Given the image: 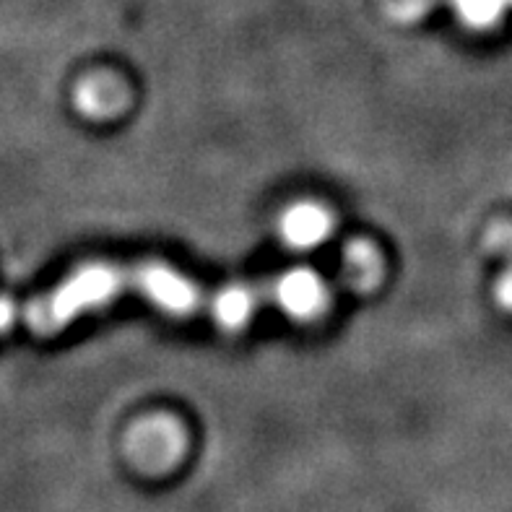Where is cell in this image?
Instances as JSON below:
<instances>
[{
	"label": "cell",
	"instance_id": "obj_1",
	"mask_svg": "<svg viewBox=\"0 0 512 512\" xmlns=\"http://www.w3.org/2000/svg\"><path fill=\"white\" fill-rule=\"evenodd\" d=\"M128 289H133L128 268H117L110 263H86L68 273L45 297L29 302L21 315L29 331L37 336H52L68 328L73 320L84 318L86 312L107 307Z\"/></svg>",
	"mask_w": 512,
	"mask_h": 512
},
{
	"label": "cell",
	"instance_id": "obj_2",
	"mask_svg": "<svg viewBox=\"0 0 512 512\" xmlns=\"http://www.w3.org/2000/svg\"><path fill=\"white\" fill-rule=\"evenodd\" d=\"M130 279H133V292L149 299L156 310L167 315L182 318L201 307L198 286L180 271L169 268L167 263H143V266L130 268Z\"/></svg>",
	"mask_w": 512,
	"mask_h": 512
},
{
	"label": "cell",
	"instance_id": "obj_3",
	"mask_svg": "<svg viewBox=\"0 0 512 512\" xmlns=\"http://www.w3.org/2000/svg\"><path fill=\"white\" fill-rule=\"evenodd\" d=\"M271 297L284 315L294 320H312L328 305V289L310 268H292L271 284Z\"/></svg>",
	"mask_w": 512,
	"mask_h": 512
},
{
	"label": "cell",
	"instance_id": "obj_4",
	"mask_svg": "<svg viewBox=\"0 0 512 512\" xmlns=\"http://www.w3.org/2000/svg\"><path fill=\"white\" fill-rule=\"evenodd\" d=\"M331 232L333 219L328 214V208L312 201L294 203L292 208H286L279 221L281 240L292 250H302V253L323 245L331 237Z\"/></svg>",
	"mask_w": 512,
	"mask_h": 512
},
{
	"label": "cell",
	"instance_id": "obj_5",
	"mask_svg": "<svg viewBox=\"0 0 512 512\" xmlns=\"http://www.w3.org/2000/svg\"><path fill=\"white\" fill-rule=\"evenodd\" d=\"M177 432L180 429L175 424L156 422L141 424L136 429V448H133V458L146 468H164L175 461L180 455V442H177Z\"/></svg>",
	"mask_w": 512,
	"mask_h": 512
},
{
	"label": "cell",
	"instance_id": "obj_6",
	"mask_svg": "<svg viewBox=\"0 0 512 512\" xmlns=\"http://www.w3.org/2000/svg\"><path fill=\"white\" fill-rule=\"evenodd\" d=\"M260 302V294L250 286L229 284L214 294L211 299V318L224 331H242L250 318L255 315Z\"/></svg>",
	"mask_w": 512,
	"mask_h": 512
},
{
	"label": "cell",
	"instance_id": "obj_7",
	"mask_svg": "<svg viewBox=\"0 0 512 512\" xmlns=\"http://www.w3.org/2000/svg\"><path fill=\"white\" fill-rule=\"evenodd\" d=\"M380 255L367 242H354L344 253V273L354 289H370L380 279Z\"/></svg>",
	"mask_w": 512,
	"mask_h": 512
},
{
	"label": "cell",
	"instance_id": "obj_8",
	"mask_svg": "<svg viewBox=\"0 0 512 512\" xmlns=\"http://www.w3.org/2000/svg\"><path fill=\"white\" fill-rule=\"evenodd\" d=\"M117 91L110 81L91 78L76 89V107L86 117H107L117 110Z\"/></svg>",
	"mask_w": 512,
	"mask_h": 512
},
{
	"label": "cell",
	"instance_id": "obj_9",
	"mask_svg": "<svg viewBox=\"0 0 512 512\" xmlns=\"http://www.w3.org/2000/svg\"><path fill=\"white\" fill-rule=\"evenodd\" d=\"M453 3L458 8V16L476 29H487V26L497 24L507 6V0H453Z\"/></svg>",
	"mask_w": 512,
	"mask_h": 512
},
{
	"label": "cell",
	"instance_id": "obj_10",
	"mask_svg": "<svg viewBox=\"0 0 512 512\" xmlns=\"http://www.w3.org/2000/svg\"><path fill=\"white\" fill-rule=\"evenodd\" d=\"M492 250L502 255L512 253V224H502L492 232Z\"/></svg>",
	"mask_w": 512,
	"mask_h": 512
},
{
	"label": "cell",
	"instance_id": "obj_11",
	"mask_svg": "<svg viewBox=\"0 0 512 512\" xmlns=\"http://www.w3.org/2000/svg\"><path fill=\"white\" fill-rule=\"evenodd\" d=\"M497 302H500L505 310L512 312V266L502 273V279L497 281Z\"/></svg>",
	"mask_w": 512,
	"mask_h": 512
},
{
	"label": "cell",
	"instance_id": "obj_12",
	"mask_svg": "<svg viewBox=\"0 0 512 512\" xmlns=\"http://www.w3.org/2000/svg\"><path fill=\"white\" fill-rule=\"evenodd\" d=\"M16 320V305H13L11 299L0 297V333H6L8 328Z\"/></svg>",
	"mask_w": 512,
	"mask_h": 512
},
{
	"label": "cell",
	"instance_id": "obj_13",
	"mask_svg": "<svg viewBox=\"0 0 512 512\" xmlns=\"http://www.w3.org/2000/svg\"><path fill=\"white\" fill-rule=\"evenodd\" d=\"M507 3H512V0H507Z\"/></svg>",
	"mask_w": 512,
	"mask_h": 512
}]
</instances>
